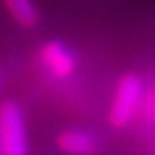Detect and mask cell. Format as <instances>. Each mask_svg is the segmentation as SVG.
<instances>
[{
    "label": "cell",
    "mask_w": 155,
    "mask_h": 155,
    "mask_svg": "<svg viewBox=\"0 0 155 155\" xmlns=\"http://www.w3.org/2000/svg\"><path fill=\"white\" fill-rule=\"evenodd\" d=\"M57 147L65 152V153H73V155H82V153H90L95 150V141L94 138L84 131L78 130H67L62 131L55 139Z\"/></svg>",
    "instance_id": "277c9868"
},
{
    "label": "cell",
    "mask_w": 155,
    "mask_h": 155,
    "mask_svg": "<svg viewBox=\"0 0 155 155\" xmlns=\"http://www.w3.org/2000/svg\"><path fill=\"white\" fill-rule=\"evenodd\" d=\"M3 2L19 25L30 29L38 24V13L32 0H3Z\"/></svg>",
    "instance_id": "5b68a950"
},
{
    "label": "cell",
    "mask_w": 155,
    "mask_h": 155,
    "mask_svg": "<svg viewBox=\"0 0 155 155\" xmlns=\"http://www.w3.org/2000/svg\"><path fill=\"white\" fill-rule=\"evenodd\" d=\"M141 89H143V84H141L139 76H136L135 73H127L120 78L114 95V101H112L109 111L111 125L117 127V128L128 125L133 117V112L138 106Z\"/></svg>",
    "instance_id": "7a4b0ae2"
},
{
    "label": "cell",
    "mask_w": 155,
    "mask_h": 155,
    "mask_svg": "<svg viewBox=\"0 0 155 155\" xmlns=\"http://www.w3.org/2000/svg\"><path fill=\"white\" fill-rule=\"evenodd\" d=\"M41 62L55 78H67L74 70V59L59 41H49L41 49Z\"/></svg>",
    "instance_id": "3957f363"
},
{
    "label": "cell",
    "mask_w": 155,
    "mask_h": 155,
    "mask_svg": "<svg viewBox=\"0 0 155 155\" xmlns=\"http://www.w3.org/2000/svg\"><path fill=\"white\" fill-rule=\"evenodd\" d=\"M0 138L8 155H24L29 150L22 112L15 101L0 104Z\"/></svg>",
    "instance_id": "6da1fadb"
}]
</instances>
